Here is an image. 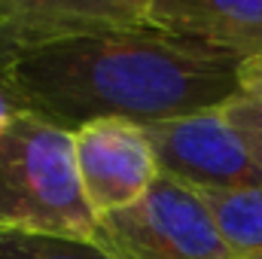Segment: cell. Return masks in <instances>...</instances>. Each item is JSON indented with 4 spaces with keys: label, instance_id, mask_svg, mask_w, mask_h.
<instances>
[{
    "label": "cell",
    "instance_id": "cell-12",
    "mask_svg": "<svg viewBox=\"0 0 262 259\" xmlns=\"http://www.w3.org/2000/svg\"><path fill=\"white\" fill-rule=\"evenodd\" d=\"M15 116H18V110H15V107H12V104L0 95V134L9 128L12 122H15Z\"/></svg>",
    "mask_w": 262,
    "mask_h": 259
},
{
    "label": "cell",
    "instance_id": "cell-4",
    "mask_svg": "<svg viewBox=\"0 0 262 259\" xmlns=\"http://www.w3.org/2000/svg\"><path fill=\"white\" fill-rule=\"evenodd\" d=\"M159 174L195 189L232 192L262 186V168L250 156L241 134L232 128L226 110L162 119L143 125Z\"/></svg>",
    "mask_w": 262,
    "mask_h": 259
},
{
    "label": "cell",
    "instance_id": "cell-7",
    "mask_svg": "<svg viewBox=\"0 0 262 259\" xmlns=\"http://www.w3.org/2000/svg\"><path fill=\"white\" fill-rule=\"evenodd\" d=\"M143 21L241 61L262 52V0H143Z\"/></svg>",
    "mask_w": 262,
    "mask_h": 259
},
{
    "label": "cell",
    "instance_id": "cell-9",
    "mask_svg": "<svg viewBox=\"0 0 262 259\" xmlns=\"http://www.w3.org/2000/svg\"><path fill=\"white\" fill-rule=\"evenodd\" d=\"M0 259H110L85 238L0 229Z\"/></svg>",
    "mask_w": 262,
    "mask_h": 259
},
{
    "label": "cell",
    "instance_id": "cell-10",
    "mask_svg": "<svg viewBox=\"0 0 262 259\" xmlns=\"http://www.w3.org/2000/svg\"><path fill=\"white\" fill-rule=\"evenodd\" d=\"M223 110H226L232 128L238 131L241 140L247 143V149L256 159V165L262 168V104L250 101V98H235Z\"/></svg>",
    "mask_w": 262,
    "mask_h": 259
},
{
    "label": "cell",
    "instance_id": "cell-5",
    "mask_svg": "<svg viewBox=\"0 0 262 259\" xmlns=\"http://www.w3.org/2000/svg\"><path fill=\"white\" fill-rule=\"evenodd\" d=\"M70 137L76 177L95 217L134 204L159 177L152 146L137 122L98 119Z\"/></svg>",
    "mask_w": 262,
    "mask_h": 259
},
{
    "label": "cell",
    "instance_id": "cell-1",
    "mask_svg": "<svg viewBox=\"0 0 262 259\" xmlns=\"http://www.w3.org/2000/svg\"><path fill=\"white\" fill-rule=\"evenodd\" d=\"M0 95L18 113L70 134L98 119L149 125L232 104L241 95V58L149 25L101 28L9 61Z\"/></svg>",
    "mask_w": 262,
    "mask_h": 259
},
{
    "label": "cell",
    "instance_id": "cell-3",
    "mask_svg": "<svg viewBox=\"0 0 262 259\" xmlns=\"http://www.w3.org/2000/svg\"><path fill=\"white\" fill-rule=\"evenodd\" d=\"M92 244L110 259H232L204 195L165 174L134 204L95 217Z\"/></svg>",
    "mask_w": 262,
    "mask_h": 259
},
{
    "label": "cell",
    "instance_id": "cell-6",
    "mask_svg": "<svg viewBox=\"0 0 262 259\" xmlns=\"http://www.w3.org/2000/svg\"><path fill=\"white\" fill-rule=\"evenodd\" d=\"M131 25H146L143 0H0V70L52 40Z\"/></svg>",
    "mask_w": 262,
    "mask_h": 259
},
{
    "label": "cell",
    "instance_id": "cell-2",
    "mask_svg": "<svg viewBox=\"0 0 262 259\" xmlns=\"http://www.w3.org/2000/svg\"><path fill=\"white\" fill-rule=\"evenodd\" d=\"M0 229L92 241L95 213L76 177L70 131L18 113L0 134Z\"/></svg>",
    "mask_w": 262,
    "mask_h": 259
},
{
    "label": "cell",
    "instance_id": "cell-8",
    "mask_svg": "<svg viewBox=\"0 0 262 259\" xmlns=\"http://www.w3.org/2000/svg\"><path fill=\"white\" fill-rule=\"evenodd\" d=\"M201 195L232 259H262V186Z\"/></svg>",
    "mask_w": 262,
    "mask_h": 259
},
{
    "label": "cell",
    "instance_id": "cell-11",
    "mask_svg": "<svg viewBox=\"0 0 262 259\" xmlns=\"http://www.w3.org/2000/svg\"><path fill=\"white\" fill-rule=\"evenodd\" d=\"M238 98H250L262 104V52L241 61V95Z\"/></svg>",
    "mask_w": 262,
    "mask_h": 259
}]
</instances>
